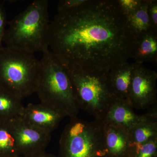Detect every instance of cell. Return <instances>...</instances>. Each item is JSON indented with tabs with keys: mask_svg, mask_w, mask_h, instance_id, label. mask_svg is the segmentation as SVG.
Wrapping results in <instances>:
<instances>
[{
	"mask_svg": "<svg viewBox=\"0 0 157 157\" xmlns=\"http://www.w3.org/2000/svg\"><path fill=\"white\" fill-rule=\"evenodd\" d=\"M40 62V78L36 93L40 103L70 118L77 117L80 109L67 69L49 49L42 53Z\"/></svg>",
	"mask_w": 157,
	"mask_h": 157,
	"instance_id": "obj_3",
	"label": "cell"
},
{
	"mask_svg": "<svg viewBox=\"0 0 157 157\" xmlns=\"http://www.w3.org/2000/svg\"><path fill=\"white\" fill-rule=\"evenodd\" d=\"M19 156L45 151L50 143L51 134L32 125L21 118L10 121Z\"/></svg>",
	"mask_w": 157,
	"mask_h": 157,
	"instance_id": "obj_8",
	"label": "cell"
},
{
	"mask_svg": "<svg viewBox=\"0 0 157 157\" xmlns=\"http://www.w3.org/2000/svg\"><path fill=\"white\" fill-rule=\"evenodd\" d=\"M132 154L134 157H155L157 150V138L143 144L132 142Z\"/></svg>",
	"mask_w": 157,
	"mask_h": 157,
	"instance_id": "obj_18",
	"label": "cell"
},
{
	"mask_svg": "<svg viewBox=\"0 0 157 157\" xmlns=\"http://www.w3.org/2000/svg\"><path fill=\"white\" fill-rule=\"evenodd\" d=\"M7 15L3 3L0 2V48L3 47V39L6 30Z\"/></svg>",
	"mask_w": 157,
	"mask_h": 157,
	"instance_id": "obj_21",
	"label": "cell"
},
{
	"mask_svg": "<svg viewBox=\"0 0 157 157\" xmlns=\"http://www.w3.org/2000/svg\"><path fill=\"white\" fill-rule=\"evenodd\" d=\"M136 63L156 61L157 31L152 29L137 37L135 42L133 58Z\"/></svg>",
	"mask_w": 157,
	"mask_h": 157,
	"instance_id": "obj_14",
	"label": "cell"
},
{
	"mask_svg": "<svg viewBox=\"0 0 157 157\" xmlns=\"http://www.w3.org/2000/svg\"><path fill=\"white\" fill-rule=\"evenodd\" d=\"M16 140L10 121L0 122V157H17Z\"/></svg>",
	"mask_w": 157,
	"mask_h": 157,
	"instance_id": "obj_17",
	"label": "cell"
},
{
	"mask_svg": "<svg viewBox=\"0 0 157 157\" xmlns=\"http://www.w3.org/2000/svg\"><path fill=\"white\" fill-rule=\"evenodd\" d=\"M41 64L34 54L0 48V87L20 100L36 92Z\"/></svg>",
	"mask_w": 157,
	"mask_h": 157,
	"instance_id": "obj_4",
	"label": "cell"
},
{
	"mask_svg": "<svg viewBox=\"0 0 157 157\" xmlns=\"http://www.w3.org/2000/svg\"><path fill=\"white\" fill-rule=\"evenodd\" d=\"M48 7L47 0H36L10 21L3 39L5 46L33 54L48 50Z\"/></svg>",
	"mask_w": 157,
	"mask_h": 157,
	"instance_id": "obj_2",
	"label": "cell"
},
{
	"mask_svg": "<svg viewBox=\"0 0 157 157\" xmlns=\"http://www.w3.org/2000/svg\"><path fill=\"white\" fill-rule=\"evenodd\" d=\"M86 0H62L58 3L57 13L71 11L81 6Z\"/></svg>",
	"mask_w": 157,
	"mask_h": 157,
	"instance_id": "obj_19",
	"label": "cell"
},
{
	"mask_svg": "<svg viewBox=\"0 0 157 157\" xmlns=\"http://www.w3.org/2000/svg\"><path fill=\"white\" fill-rule=\"evenodd\" d=\"M142 0H117L119 5L126 15L135 11L138 8Z\"/></svg>",
	"mask_w": 157,
	"mask_h": 157,
	"instance_id": "obj_20",
	"label": "cell"
},
{
	"mask_svg": "<svg viewBox=\"0 0 157 157\" xmlns=\"http://www.w3.org/2000/svg\"><path fill=\"white\" fill-rule=\"evenodd\" d=\"M66 115L59 110L40 103L25 107L21 118L32 125L51 134Z\"/></svg>",
	"mask_w": 157,
	"mask_h": 157,
	"instance_id": "obj_9",
	"label": "cell"
},
{
	"mask_svg": "<svg viewBox=\"0 0 157 157\" xmlns=\"http://www.w3.org/2000/svg\"><path fill=\"white\" fill-rule=\"evenodd\" d=\"M152 107L129 132L131 142L143 144L157 138V104Z\"/></svg>",
	"mask_w": 157,
	"mask_h": 157,
	"instance_id": "obj_13",
	"label": "cell"
},
{
	"mask_svg": "<svg viewBox=\"0 0 157 157\" xmlns=\"http://www.w3.org/2000/svg\"><path fill=\"white\" fill-rule=\"evenodd\" d=\"M103 123L107 157H129L132 154L129 132L121 127Z\"/></svg>",
	"mask_w": 157,
	"mask_h": 157,
	"instance_id": "obj_11",
	"label": "cell"
},
{
	"mask_svg": "<svg viewBox=\"0 0 157 157\" xmlns=\"http://www.w3.org/2000/svg\"><path fill=\"white\" fill-rule=\"evenodd\" d=\"M67 70L79 109L93 115L95 119L102 121L114 99L108 83L107 73Z\"/></svg>",
	"mask_w": 157,
	"mask_h": 157,
	"instance_id": "obj_6",
	"label": "cell"
},
{
	"mask_svg": "<svg viewBox=\"0 0 157 157\" xmlns=\"http://www.w3.org/2000/svg\"><path fill=\"white\" fill-rule=\"evenodd\" d=\"M50 51L68 70L108 73L133 58L136 38L117 0H86L50 22Z\"/></svg>",
	"mask_w": 157,
	"mask_h": 157,
	"instance_id": "obj_1",
	"label": "cell"
},
{
	"mask_svg": "<svg viewBox=\"0 0 157 157\" xmlns=\"http://www.w3.org/2000/svg\"><path fill=\"white\" fill-rule=\"evenodd\" d=\"M59 146L58 157H107L104 123L71 118L62 132Z\"/></svg>",
	"mask_w": 157,
	"mask_h": 157,
	"instance_id": "obj_5",
	"label": "cell"
},
{
	"mask_svg": "<svg viewBox=\"0 0 157 157\" xmlns=\"http://www.w3.org/2000/svg\"><path fill=\"white\" fill-rule=\"evenodd\" d=\"M136 65V62H125L107 73L108 83L114 99L129 102V90Z\"/></svg>",
	"mask_w": 157,
	"mask_h": 157,
	"instance_id": "obj_12",
	"label": "cell"
},
{
	"mask_svg": "<svg viewBox=\"0 0 157 157\" xmlns=\"http://www.w3.org/2000/svg\"><path fill=\"white\" fill-rule=\"evenodd\" d=\"M148 13L152 28L155 30L157 31V0H149Z\"/></svg>",
	"mask_w": 157,
	"mask_h": 157,
	"instance_id": "obj_22",
	"label": "cell"
},
{
	"mask_svg": "<svg viewBox=\"0 0 157 157\" xmlns=\"http://www.w3.org/2000/svg\"><path fill=\"white\" fill-rule=\"evenodd\" d=\"M17 157H58L51 154L48 153L45 151L38 153L35 154L29 155L19 156Z\"/></svg>",
	"mask_w": 157,
	"mask_h": 157,
	"instance_id": "obj_23",
	"label": "cell"
},
{
	"mask_svg": "<svg viewBox=\"0 0 157 157\" xmlns=\"http://www.w3.org/2000/svg\"><path fill=\"white\" fill-rule=\"evenodd\" d=\"M21 101L0 87V122L9 121L21 117L25 107Z\"/></svg>",
	"mask_w": 157,
	"mask_h": 157,
	"instance_id": "obj_16",
	"label": "cell"
},
{
	"mask_svg": "<svg viewBox=\"0 0 157 157\" xmlns=\"http://www.w3.org/2000/svg\"><path fill=\"white\" fill-rule=\"evenodd\" d=\"M157 74L155 71L137 63L129 90L132 107L145 109L157 104Z\"/></svg>",
	"mask_w": 157,
	"mask_h": 157,
	"instance_id": "obj_7",
	"label": "cell"
},
{
	"mask_svg": "<svg viewBox=\"0 0 157 157\" xmlns=\"http://www.w3.org/2000/svg\"><path fill=\"white\" fill-rule=\"evenodd\" d=\"M149 0H142L140 6L135 11L126 15L129 28L136 39L154 29L149 17Z\"/></svg>",
	"mask_w": 157,
	"mask_h": 157,
	"instance_id": "obj_15",
	"label": "cell"
},
{
	"mask_svg": "<svg viewBox=\"0 0 157 157\" xmlns=\"http://www.w3.org/2000/svg\"><path fill=\"white\" fill-rule=\"evenodd\" d=\"M129 102L114 99L109 105L103 119L105 123L121 127L129 132L140 121Z\"/></svg>",
	"mask_w": 157,
	"mask_h": 157,
	"instance_id": "obj_10",
	"label": "cell"
}]
</instances>
